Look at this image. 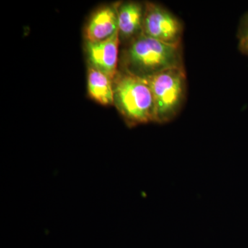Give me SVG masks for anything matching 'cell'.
<instances>
[{"label": "cell", "mask_w": 248, "mask_h": 248, "mask_svg": "<svg viewBox=\"0 0 248 248\" xmlns=\"http://www.w3.org/2000/svg\"><path fill=\"white\" fill-rule=\"evenodd\" d=\"M122 71L148 78L170 68L183 67L182 45L164 43L140 34L122 52Z\"/></svg>", "instance_id": "1"}, {"label": "cell", "mask_w": 248, "mask_h": 248, "mask_svg": "<svg viewBox=\"0 0 248 248\" xmlns=\"http://www.w3.org/2000/svg\"><path fill=\"white\" fill-rule=\"evenodd\" d=\"M114 104L130 126L154 122L153 93L144 78L125 72L113 80Z\"/></svg>", "instance_id": "2"}, {"label": "cell", "mask_w": 248, "mask_h": 248, "mask_svg": "<svg viewBox=\"0 0 248 248\" xmlns=\"http://www.w3.org/2000/svg\"><path fill=\"white\" fill-rule=\"evenodd\" d=\"M153 93L154 122L166 124L178 115L185 99L186 76L184 66L170 68L144 78Z\"/></svg>", "instance_id": "3"}, {"label": "cell", "mask_w": 248, "mask_h": 248, "mask_svg": "<svg viewBox=\"0 0 248 248\" xmlns=\"http://www.w3.org/2000/svg\"><path fill=\"white\" fill-rule=\"evenodd\" d=\"M142 33L164 43L181 45L182 22L169 10L153 2L144 4Z\"/></svg>", "instance_id": "4"}, {"label": "cell", "mask_w": 248, "mask_h": 248, "mask_svg": "<svg viewBox=\"0 0 248 248\" xmlns=\"http://www.w3.org/2000/svg\"><path fill=\"white\" fill-rule=\"evenodd\" d=\"M119 30L107 40L100 42H86V52L90 65L94 69L102 72L114 80L118 70Z\"/></svg>", "instance_id": "5"}, {"label": "cell", "mask_w": 248, "mask_h": 248, "mask_svg": "<svg viewBox=\"0 0 248 248\" xmlns=\"http://www.w3.org/2000/svg\"><path fill=\"white\" fill-rule=\"evenodd\" d=\"M115 4L98 10L86 26V42L105 40L118 31V8Z\"/></svg>", "instance_id": "6"}, {"label": "cell", "mask_w": 248, "mask_h": 248, "mask_svg": "<svg viewBox=\"0 0 248 248\" xmlns=\"http://www.w3.org/2000/svg\"><path fill=\"white\" fill-rule=\"evenodd\" d=\"M144 5L137 1L120 4L118 8V30L120 38L130 40L142 33Z\"/></svg>", "instance_id": "7"}, {"label": "cell", "mask_w": 248, "mask_h": 248, "mask_svg": "<svg viewBox=\"0 0 248 248\" xmlns=\"http://www.w3.org/2000/svg\"><path fill=\"white\" fill-rule=\"evenodd\" d=\"M88 91L94 101L103 106L114 104L113 80L102 72L90 67L88 72Z\"/></svg>", "instance_id": "8"}, {"label": "cell", "mask_w": 248, "mask_h": 248, "mask_svg": "<svg viewBox=\"0 0 248 248\" xmlns=\"http://www.w3.org/2000/svg\"><path fill=\"white\" fill-rule=\"evenodd\" d=\"M237 38L239 50L248 57V11L241 19L238 29Z\"/></svg>", "instance_id": "9"}]
</instances>
